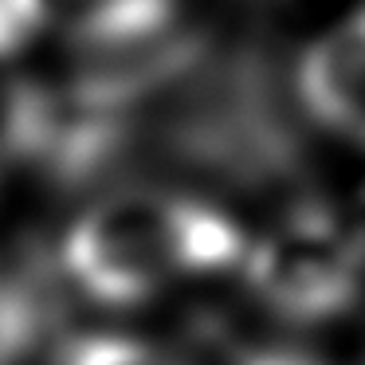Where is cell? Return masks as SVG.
Listing matches in <instances>:
<instances>
[{
	"mask_svg": "<svg viewBox=\"0 0 365 365\" xmlns=\"http://www.w3.org/2000/svg\"><path fill=\"white\" fill-rule=\"evenodd\" d=\"M291 87L314 126L365 150V9L302 48Z\"/></svg>",
	"mask_w": 365,
	"mask_h": 365,
	"instance_id": "3957f363",
	"label": "cell"
},
{
	"mask_svg": "<svg viewBox=\"0 0 365 365\" xmlns=\"http://www.w3.org/2000/svg\"><path fill=\"white\" fill-rule=\"evenodd\" d=\"M247 232L224 208L177 189L126 185L79 212L59 244L67 283L98 307H138L244 267Z\"/></svg>",
	"mask_w": 365,
	"mask_h": 365,
	"instance_id": "6da1fadb",
	"label": "cell"
},
{
	"mask_svg": "<svg viewBox=\"0 0 365 365\" xmlns=\"http://www.w3.org/2000/svg\"><path fill=\"white\" fill-rule=\"evenodd\" d=\"M43 28L67 32L83 51H130L169 36L177 0H36Z\"/></svg>",
	"mask_w": 365,
	"mask_h": 365,
	"instance_id": "277c9868",
	"label": "cell"
},
{
	"mask_svg": "<svg viewBox=\"0 0 365 365\" xmlns=\"http://www.w3.org/2000/svg\"><path fill=\"white\" fill-rule=\"evenodd\" d=\"M43 28L36 0H0V51L16 56L28 40Z\"/></svg>",
	"mask_w": 365,
	"mask_h": 365,
	"instance_id": "ba28073f",
	"label": "cell"
},
{
	"mask_svg": "<svg viewBox=\"0 0 365 365\" xmlns=\"http://www.w3.org/2000/svg\"><path fill=\"white\" fill-rule=\"evenodd\" d=\"M12 59L0 51V177L24 161H43L56 138V95Z\"/></svg>",
	"mask_w": 365,
	"mask_h": 365,
	"instance_id": "5b68a950",
	"label": "cell"
},
{
	"mask_svg": "<svg viewBox=\"0 0 365 365\" xmlns=\"http://www.w3.org/2000/svg\"><path fill=\"white\" fill-rule=\"evenodd\" d=\"M236 365H326L322 357H314L310 349L299 346H283V341H271V346H252L236 357Z\"/></svg>",
	"mask_w": 365,
	"mask_h": 365,
	"instance_id": "9c48e42d",
	"label": "cell"
},
{
	"mask_svg": "<svg viewBox=\"0 0 365 365\" xmlns=\"http://www.w3.org/2000/svg\"><path fill=\"white\" fill-rule=\"evenodd\" d=\"M59 365H181L165 349L126 334H79L59 349Z\"/></svg>",
	"mask_w": 365,
	"mask_h": 365,
	"instance_id": "52a82bcc",
	"label": "cell"
},
{
	"mask_svg": "<svg viewBox=\"0 0 365 365\" xmlns=\"http://www.w3.org/2000/svg\"><path fill=\"white\" fill-rule=\"evenodd\" d=\"M43 326V307L32 283L0 267V365H20Z\"/></svg>",
	"mask_w": 365,
	"mask_h": 365,
	"instance_id": "8992f818",
	"label": "cell"
},
{
	"mask_svg": "<svg viewBox=\"0 0 365 365\" xmlns=\"http://www.w3.org/2000/svg\"><path fill=\"white\" fill-rule=\"evenodd\" d=\"M240 271L279 318L299 326L334 322L365 294V228L322 200H291L247 240Z\"/></svg>",
	"mask_w": 365,
	"mask_h": 365,
	"instance_id": "7a4b0ae2",
	"label": "cell"
}]
</instances>
